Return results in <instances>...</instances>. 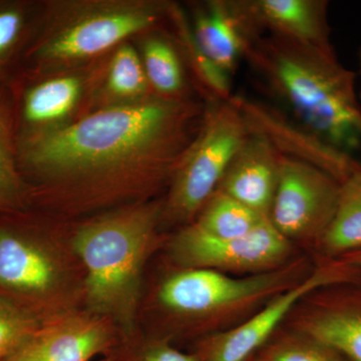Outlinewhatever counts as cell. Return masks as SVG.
<instances>
[{
    "mask_svg": "<svg viewBox=\"0 0 361 361\" xmlns=\"http://www.w3.org/2000/svg\"><path fill=\"white\" fill-rule=\"evenodd\" d=\"M358 63H360V73L361 77V49L360 52H358ZM358 99H360V103L361 106V89L360 90V92H358Z\"/></svg>",
    "mask_w": 361,
    "mask_h": 361,
    "instance_id": "cell-30",
    "label": "cell"
},
{
    "mask_svg": "<svg viewBox=\"0 0 361 361\" xmlns=\"http://www.w3.org/2000/svg\"><path fill=\"white\" fill-rule=\"evenodd\" d=\"M142 66L152 92L166 99H187L184 61L176 42L161 35L142 40Z\"/></svg>",
    "mask_w": 361,
    "mask_h": 361,
    "instance_id": "cell-21",
    "label": "cell"
},
{
    "mask_svg": "<svg viewBox=\"0 0 361 361\" xmlns=\"http://www.w3.org/2000/svg\"><path fill=\"white\" fill-rule=\"evenodd\" d=\"M283 326L325 342L348 361H361V276L311 292Z\"/></svg>",
    "mask_w": 361,
    "mask_h": 361,
    "instance_id": "cell-12",
    "label": "cell"
},
{
    "mask_svg": "<svg viewBox=\"0 0 361 361\" xmlns=\"http://www.w3.org/2000/svg\"><path fill=\"white\" fill-rule=\"evenodd\" d=\"M106 342V331L97 322L68 320L32 334L8 356V361H87Z\"/></svg>",
    "mask_w": 361,
    "mask_h": 361,
    "instance_id": "cell-16",
    "label": "cell"
},
{
    "mask_svg": "<svg viewBox=\"0 0 361 361\" xmlns=\"http://www.w3.org/2000/svg\"><path fill=\"white\" fill-rule=\"evenodd\" d=\"M32 320L0 298V358L9 356L32 334Z\"/></svg>",
    "mask_w": 361,
    "mask_h": 361,
    "instance_id": "cell-26",
    "label": "cell"
},
{
    "mask_svg": "<svg viewBox=\"0 0 361 361\" xmlns=\"http://www.w3.org/2000/svg\"><path fill=\"white\" fill-rule=\"evenodd\" d=\"M168 18L175 28L176 44L211 102H227L233 97L231 75L208 58L197 44L191 23L180 6L171 4Z\"/></svg>",
    "mask_w": 361,
    "mask_h": 361,
    "instance_id": "cell-22",
    "label": "cell"
},
{
    "mask_svg": "<svg viewBox=\"0 0 361 361\" xmlns=\"http://www.w3.org/2000/svg\"><path fill=\"white\" fill-rule=\"evenodd\" d=\"M341 183L320 169L281 156L269 221L312 257L336 214Z\"/></svg>",
    "mask_w": 361,
    "mask_h": 361,
    "instance_id": "cell-7",
    "label": "cell"
},
{
    "mask_svg": "<svg viewBox=\"0 0 361 361\" xmlns=\"http://www.w3.org/2000/svg\"><path fill=\"white\" fill-rule=\"evenodd\" d=\"M26 194L18 159L11 103L0 101V211L18 208Z\"/></svg>",
    "mask_w": 361,
    "mask_h": 361,
    "instance_id": "cell-24",
    "label": "cell"
},
{
    "mask_svg": "<svg viewBox=\"0 0 361 361\" xmlns=\"http://www.w3.org/2000/svg\"><path fill=\"white\" fill-rule=\"evenodd\" d=\"M261 32L267 30L296 44L334 52L325 0H246Z\"/></svg>",
    "mask_w": 361,
    "mask_h": 361,
    "instance_id": "cell-15",
    "label": "cell"
},
{
    "mask_svg": "<svg viewBox=\"0 0 361 361\" xmlns=\"http://www.w3.org/2000/svg\"><path fill=\"white\" fill-rule=\"evenodd\" d=\"M163 206L142 204L82 226L73 248L87 270V299L97 310L129 315L145 260L157 240Z\"/></svg>",
    "mask_w": 361,
    "mask_h": 361,
    "instance_id": "cell-4",
    "label": "cell"
},
{
    "mask_svg": "<svg viewBox=\"0 0 361 361\" xmlns=\"http://www.w3.org/2000/svg\"><path fill=\"white\" fill-rule=\"evenodd\" d=\"M249 132L264 137L282 157L320 169L343 183L358 171L361 164L351 154L336 148L270 104L233 94Z\"/></svg>",
    "mask_w": 361,
    "mask_h": 361,
    "instance_id": "cell-11",
    "label": "cell"
},
{
    "mask_svg": "<svg viewBox=\"0 0 361 361\" xmlns=\"http://www.w3.org/2000/svg\"><path fill=\"white\" fill-rule=\"evenodd\" d=\"M281 155L262 135L249 132L228 166L218 189L269 218Z\"/></svg>",
    "mask_w": 361,
    "mask_h": 361,
    "instance_id": "cell-14",
    "label": "cell"
},
{
    "mask_svg": "<svg viewBox=\"0 0 361 361\" xmlns=\"http://www.w3.org/2000/svg\"><path fill=\"white\" fill-rule=\"evenodd\" d=\"M314 268L315 261L307 254L276 270L241 277L205 268H182L161 283L159 302L173 314L205 322L212 336L237 326L303 281Z\"/></svg>",
    "mask_w": 361,
    "mask_h": 361,
    "instance_id": "cell-5",
    "label": "cell"
},
{
    "mask_svg": "<svg viewBox=\"0 0 361 361\" xmlns=\"http://www.w3.org/2000/svg\"><path fill=\"white\" fill-rule=\"evenodd\" d=\"M267 220L245 236L221 239L209 236L193 224L176 235L173 259L182 268H205L226 274H261L283 267L299 254Z\"/></svg>",
    "mask_w": 361,
    "mask_h": 361,
    "instance_id": "cell-8",
    "label": "cell"
},
{
    "mask_svg": "<svg viewBox=\"0 0 361 361\" xmlns=\"http://www.w3.org/2000/svg\"><path fill=\"white\" fill-rule=\"evenodd\" d=\"M267 220L269 218L217 189L191 224L209 236L228 239L245 236Z\"/></svg>",
    "mask_w": 361,
    "mask_h": 361,
    "instance_id": "cell-23",
    "label": "cell"
},
{
    "mask_svg": "<svg viewBox=\"0 0 361 361\" xmlns=\"http://www.w3.org/2000/svg\"><path fill=\"white\" fill-rule=\"evenodd\" d=\"M171 2L92 0L49 4L39 16L20 73L61 71L111 52L168 18Z\"/></svg>",
    "mask_w": 361,
    "mask_h": 361,
    "instance_id": "cell-3",
    "label": "cell"
},
{
    "mask_svg": "<svg viewBox=\"0 0 361 361\" xmlns=\"http://www.w3.org/2000/svg\"><path fill=\"white\" fill-rule=\"evenodd\" d=\"M258 353L268 361H348L325 342L283 325Z\"/></svg>",
    "mask_w": 361,
    "mask_h": 361,
    "instance_id": "cell-25",
    "label": "cell"
},
{
    "mask_svg": "<svg viewBox=\"0 0 361 361\" xmlns=\"http://www.w3.org/2000/svg\"><path fill=\"white\" fill-rule=\"evenodd\" d=\"M336 261L344 263V264L355 266V267L361 268V251L356 252V253L349 254V255L344 256V257Z\"/></svg>",
    "mask_w": 361,
    "mask_h": 361,
    "instance_id": "cell-28",
    "label": "cell"
},
{
    "mask_svg": "<svg viewBox=\"0 0 361 361\" xmlns=\"http://www.w3.org/2000/svg\"><path fill=\"white\" fill-rule=\"evenodd\" d=\"M314 261V270L300 283L273 298L237 326L206 336L196 353L199 361H245L265 345L304 297L327 285L361 276L360 267L339 261Z\"/></svg>",
    "mask_w": 361,
    "mask_h": 361,
    "instance_id": "cell-9",
    "label": "cell"
},
{
    "mask_svg": "<svg viewBox=\"0 0 361 361\" xmlns=\"http://www.w3.org/2000/svg\"><path fill=\"white\" fill-rule=\"evenodd\" d=\"M190 23L202 51L230 75L262 37L246 0H209L196 4Z\"/></svg>",
    "mask_w": 361,
    "mask_h": 361,
    "instance_id": "cell-13",
    "label": "cell"
},
{
    "mask_svg": "<svg viewBox=\"0 0 361 361\" xmlns=\"http://www.w3.org/2000/svg\"><path fill=\"white\" fill-rule=\"evenodd\" d=\"M245 361H268L265 357H263L262 355L259 353H254L253 355H251L250 357L247 358Z\"/></svg>",
    "mask_w": 361,
    "mask_h": 361,
    "instance_id": "cell-29",
    "label": "cell"
},
{
    "mask_svg": "<svg viewBox=\"0 0 361 361\" xmlns=\"http://www.w3.org/2000/svg\"><path fill=\"white\" fill-rule=\"evenodd\" d=\"M39 16L32 2L0 1V87L20 73Z\"/></svg>",
    "mask_w": 361,
    "mask_h": 361,
    "instance_id": "cell-20",
    "label": "cell"
},
{
    "mask_svg": "<svg viewBox=\"0 0 361 361\" xmlns=\"http://www.w3.org/2000/svg\"><path fill=\"white\" fill-rule=\"evenodd\" d=\"M248 135L245 121L231 99L211 102L198 134L171 179L161 220L191 224Z\"/></svg>",
    "mask_w": 361,
    "mask_h": 361,
    "instance_id": "cell-6",
    "label": "cell"
},
{
    "mask_svg": "<svg viewBox=\"0 0 361 361\" xmlns=\"http://www.w3.org/2000/svg\"><path fill=\"white\" fill-rule=\"evenodd\" d=\"M144 361H199L196 353L188 355L167 344H161L152 348L145 356Z\"/></svg>",
    "mask_w": 361,
    "mask_h": 361,
    "instance_id": "cell-27",
    "label": "cell"
},
{
    "mask_svg": "<svg viewBox=\"0 0 361 361\" xmlns=\"http://www.w3.org/2000/svg\"><path fill=\"white\" fill-rule=\"evenodd\" d=\"M4 92L0 90V101H1L2 99H4Z\"/></svg>",
    "mask_w": 361,
    "mask_h": 361,
    "instance_id": "cell-31",
    "label": "cell"
},
{
    "mask_svg": "<svg viewBox=\"0 0 361 361\" xmlns=\"http://www.w3.org/2000/svg\"><path fill=\"white\" fill-rule=\"evenodd\" d=\"M360 251L361 170L341 183L334 219L311 258L336 261Z\"/></svg>",
    "mask_w": 361,
    "mask_h": 361,
    "instance_id": "cell-19",
    "label": "cell"
},
{
    "mask_svg": "<svg viewBox=\"0 0 361 361\" xmlns=\"http://www.w3.org/2000/svg\"><path fill=\"white\" fill-rule=\"evenodd\" d=\"M206 108L191 97L152 94L97 109L59 127L16 135L18 168L23 176L56 183L171 182Z\"/></svg>",
    "mask_w": 361,
    "mask_h": 361,
    "instance_id": "cell-1",
    "label": "cell"
},
{
    "mask_svg": "<svg viewBox=\"0 0 361 361\" xmlns=\"http://www.w3.org/2000/svg\"><path fill=\"white\" fill-rule=\"evenodd\" d=\"M49 256L30 240L0 224V285L13 290L42 292L56 281Z\"/></svg>",
    "mask_w": 361,
    "mask_h": 361,
    "instance_id": "cell-17",
    "label": "cell"
},
{
    "mask_svg": "<svg viewBox=\"0 0 361 361\" xmlns=\"http://www.w3.org/2000/svg\"><path fill=\"white\" fill-rule=\"evenodd\" d=\"M106 66V63H104ZM99 66L85 71H61L59 73H18L11 80V106L16 135L59 127L73 121L71 116L87 96L97 89L104 71Z\"/></svg>",
    "mask_w": 361,
    "mask_h": 361,
    "instance_id": "cell-10",
    "label": "cell"
},
{
    "mask_svg": "<svg viewBox=\"0 0 361 361\" xmlns=\"http://www.w3.org/2000/svg\"><path fill=\"white\" fill-rule=\"evenodd\" d=\"M245 59L294 120L342 151L351 154L360 148L356 73L342 65L336 51L310 49L269 33L254 42Z\"/></svg>",
    "mask_w": 361,
    "mask_h": 361,
    "instance_id": "cell-2",
    "label": "cell"
},
{
    "mask_svg": "<svg viewBox=\"0 0 361 361\" xmlns=\"http://www.w3.org/2000/svg\"><path fill=\"white\" fill-rule=\"evenodd\" d=\"M141 56L129 42L114 49L106 61L103 77L97 85L94 99L97 109L137 103L152 96Z\"/></svg>",
    "mask_w": 361,
    "mask_h": 361,
    "instance_id": "cell-18",
    "label": "cell"
}]
</instances>
